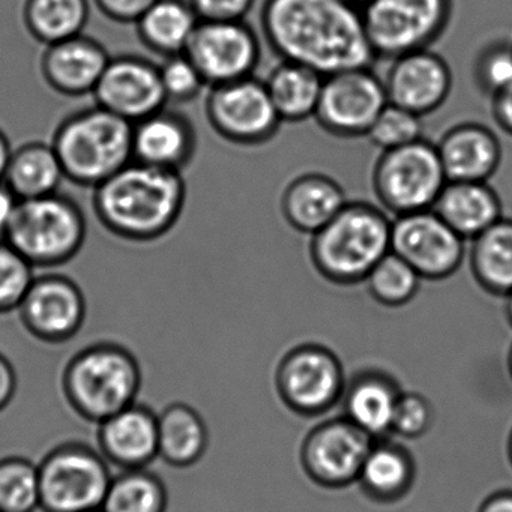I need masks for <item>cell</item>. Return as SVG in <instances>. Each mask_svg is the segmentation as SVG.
<instances>
[{
	"label": "cell",
	"instance_id": "cell-1",
	"mask_svg": "<svg viewBox=\"0 0 512 512\" xmlns=\"http://www.w3.org/2000/svg\"><path fill=\"white\" fill-rule=\"evenodd\" d=\"M263 37L280 61L328 77L376 62L361 7L350 0H265Z\"/></svg>",
	"mask_w": 512,
	"mask_h": 512
},
{
	"label": "cell",
	"instance_id": "cell-2",
	"mask_svg": "<svg viewBox=\"0 0 512 512\" xmlns=\"http://www.w3.org/2000/svg\"><path fill=\"white\" fill-rule=\"evenodd\" d=\"M94 211L118 238L152 242L163 238L181 218L187 185L181 172L131 161L94 188Z\"/></svg>",
	"mask_w": 512,
	"mask_h": 512
},
{
	"label": "cell",
	"instance_id": "cell-3",
	"mask_svg": "<svg viewBox=\"0 0 512 512\" xmlns=\"http://www.w3.org/2000/svg\"><path fill=\"white\" fill-rule=\"evenodd\" d=\"M392 218L373 203L349 200L344 208L310 236L308 259L329 283H362L391 251Z\"/></svg>",
	"mask_w": 512,
	"mask_h": 512
},
{
	"label": "cell",
	"instance_id": "cell-4",
	"mask_svg": "<svg viewBox=\"0 0 512 512\" xmlns=\"http://www.w3.org/2000/svg\"><path fill=\"white\" fill-rule=\"evenodd\" d=\"M52 145L68 181L97 188L133 161V124L89 107L61 122Z\"/></svg>",
	"mask_w": 512,
	"mask_h": 512
},
{
	"label": "cell",
	"instance_id": "cell-5",
	"mask_svg": "<svg viewBox=\"0 0 512 512\" xmlns=\"http://www.w3.org/2000/svg\"><path fill=\"white\" fill-rule=\"evenodd\" d=\"M140 385L142 371L136 356L116 343L91 344L80 350L62 376L71 409L94 424L136 403Z\"/></svg>",
	"mask_w": 512,
	"mask_h": 512
},
{
	"label": "cell",
	"instance_id": "cell-6",
	"mask_svg": "<svg viewBox=\"0 0 512 512\" xmlns=\"http://www.w3.org/2000/svg\"><path fill=\"white\" fill-rule=\"evenodd\" d=\"M86 232L80 206L70 197L55 193L19 200L5 241L34 268H56L80 253Z\"/></svg>",
	"mask_w": 512,
	"mask_h": 512
},
{
	"label": "cell",
	"instance_id": "cell-7",
	"mask_svg": "<svg viewBox=\"0 0 512 512\" xmlns=\"http://www.w3.org/2000/svg\"><path fill=\"white\" fill-rule=\"evenodd\" d=\"M446 182L436 143L425 139L380 152L371 173L374 196L392 218L433 208Z\"/></svg>",
	"mask_w": 512,
	"mask_h": 512
},
{
	"label": "cell",
	"instance_id": "cell-8",
	"mask_svg": "<svg viewBox=\"0 0 512 512\" xmlns=\"http://www.w3.org/2000/svg\"><path fill=\"white\" fill-rule=\"evenodd\" d=\"M365 32L377 59L431 49L448 29L454 0H367Z\"/></svg>",
	"mask_w": 512,
	"mask_h": 512
},
{
	"label": "cell",
	"instance_id": "cell-9",
	"mask_svg": "<svg viewBox=\"0 0 512 512\" xmlns=\"http://www.w3.org/2000/svg\"><path fill=\"white\" fill-rule=\"evenodd\" d=\"M38 472L46 512L100 511L113 479L103 454L80 442L56 446L38 464Z\"/></svg>",
	"mask_w": 512,
	"mask_h": 512
},
{
	"label": "cell",
	"instance_id": "cell-10",
	"mask_svg": "<svg viewBox=\"0 0 512 512\" xmlns=\"http://www.w3.org/2000/svg\"><path fill=\"white\" fill-rule=\"evenodd\" d=\"M205 112L221 139L248 148L271 142L283 124L265 82L254 76L212 86Z\"/></svg>",
	"mask_w": 512,
	"mask_h": 512
},
{
	"label": "cell",
	"instance_id": "cell-11",
	"mask_svg": "<svg viewBox=\"0 0 512 512\" xmlns=\"http://www.w3.org/2000/svg\"><path fill=\"white\" fill-rule=\"evenodd\" d=\"M388 103L383 80L371 67L341 71L323 80L314 119L331 136L358 139L367 137Z\"/></svg>",
	"mask_w": 512,
	"mask_h": 512
},
{
	"label": "cell",
	"instance_id": "cell-12",
	"mask_svg": "<svg viewBox=\"0 0 512 512\" xmlns=\"http://www.w3.org/2000/svg\"><path fill=\"white\" fill-rule=\"evenodd\" d=\"M391 251L409 263L422 280H445L466 257V241L433 209L392 218Z\"/></svg>",
	"mask_w": 512,
	"mask_h": 512
},
{
	"label": "cell",
	"instance_id": "cell-13",
	"mask_svg": "<svg viewBox=\"0 0 512 512\" xmlns=\"http://www.w3.org/2000/svg\"><path fill=\"white\" fill-rule=\"evenodd\" d=\"M185 55L212 88L254 76L262 47L256 32L244 20L200 22Z\"/></svg>",
	"mask_w": 512,
	"mask_h": 512
},
{
	"label": "cell",
	"instance_id": "cell-14",
	"mask_svg": "<svg viewBox=\"0 0 512 512\" xmlns=\"http://www.w3.org/2000/svg\"><path fill=\"white\" fill-rule=\"evenodd\" d=\"M26 331L49 344L76 337L86 319V299L80 287L64 275L35 277L19 307Z\"/></svg>",
	"mask_w": 512,
	"mask_h": 512
},
{
	"label": "cell",
	"instance_id": "cell-15",
	"mask_svg": "<svg viewBox=\"0 0 512 512\" xmlns=\"http://www.w3.org/2000/svg\"><path fill=\"white\" fill-rule=\"evenodd\" d=\"M97 106L136 124L166 109L160 68L139 56L110 59L94 91Z\"/></svg>",
	"mask_w": 512,
	"mask_h": 512
},
{
	"label": "cell",
	"instance_id": "cell-16",
	"mask_svg": "<svg viewBox=\"0 0 512 512\" xmlns=\"http://www.w3.org/2000/svg\"><path fill=\"white\" fill-rule=\"evenodd\" d=\"M382 80L389 103L421 118L437 112L448 101L454 86L448 62L431 49L392 59Z\"/></svg>",
	"mask_w": 512,
	"mask_h": 512
},
{
	"label": "cell",
	"instance_id": "cell-17",
	"mask_svg": "<svg viewBox=\"0 0 512 512\" xmlns=\"http://www.w3.org/2000/svg\"><path fill=\"white\" fill-rule=\"evenodd\" d=\"M98 448L121 470L145 469L158 457V415L133 403L98 424Z\"/></svg>",
	"mask_w": 512,
	"mask_h": 512
},
{
	"label": "cell",
	"instance_id": "cell-18",
	"mask_svg": "<svg viewBox=\"0 0 512 512\" xmlns=\"http://www.w3.org/2000/svg\"><path fill=\"white\" fill-rule=\"evenodd\" d=\"M110 55L103 44L86 35L47 46L41 58V73L47 85L67 97L94 94Z\"/></svg>",
	"mask_w": 512,
	"mask_h": 512
},
{
	"label": "cell",
	"instance_id": "cell-19",
	"mask_svg": "<svg viewBox=\"0 0 512 512\" xmlns=\"http://www.w3.org/2000/svg\"><path fill=\"white\" fill-rule=\"evenodd\" d=\"M196 148V130L181 113L163 109L133 124V160L146 166L182 172Z\"/></svg>",
	"mask_w": 512,
	"mask_h": 512
},
{
	"label": "cell",
	"instance_id": "cell-20",
	"mask_svg": "<svg viewBox=\"0 0 512 512\" xmlns=\"http://www.w3.org/2000/svg\"><path fill=\"white\" fill-rule=\"evenodd\" d=\"M448 181H484L502 163V146L493 130L479 122H460L436 143Z\"/></svg>",
	"mask_w": 512,
	"mask_h": 512
},
{
	"label": "cell",
	"instance_id": "cell-21",
	"mask_svg": "<svg viewBox=\"0 0 512 512\" xmlns=\"http://www.w3.org/2000/svg\"><path fill=\"white\" fill-rule=\"evenodd\" d=\"M347 202L337 179L322 172H305L284 187L280 209L293 230L311 236L325 227Z\"/></svg>",
	"mask_w": 512,
	"mask_h": 512
},
{
	"label": "cell",
	"instance_id": "cell-22",
	"mask_svg": "<svg viewBox=\"0 0 512 512\" xmlns=\"http://www.w3.org/2000/svg\"><path fill=\"white\" fill-rule=\"evenodd\" d=\"M367 433L352 422H332L308 440L307 463L316 478L329 484H344L361 473L373 448Z\"/></svg>",
	"mask_w": 512,
	"mask_h": 512
},
{
	"label": "cell",
	"instance_id": "cell-23",
	"mask_svg": "<svg viewBox=\"0 0 512 512\" xmlns=\"http://www.w3.org/2000/svg\"><path fill=\"white\" fill-rule=\"evenodd\" d=\"M431 209L464 241H472L503 217L499 194L484 181L446 182Z\"/></svg>",
	"mask_w": 512,
	"mask_h": 512
},
{
	"label": "cell",
	"instance_id": "cell-24",
	"mask_svg": "<svg viewBox=\"0 0 512 512\" xmlns=\"http://www.w3.org/2000/svg\"><path fill=\"white\" fill-rule=\"evenodd\" d=\"M283 389L290 404L302 410H319L340 392L341 370L334 356L323 350H299L283 368Z\"/></svg>",
	"mask_w": 512,
	"mask_h": 512
},
{
	"label": "cell",
	"instance_id": "cell-25",
	"mask_svg": "<svg viewBox=\"0 0 512 512\" xmlns=\"http://www.w3.org/2000/svg\"><path fill=\"white\" fill-rule=\"evenodd\" d=\"M199 23L190 0H157L136 25L143 46L169 58L185 53Z\"/></svg>",
	"mask_w": 512,
	"mask_h": 512
},
{
	"label": "cell",
	"instance_id": "cell-26",
	"mask_svg": "<svg viewBox=\"0 0 512 512\" xmlns=\"http://www.w3.org/2000/svg\"><path fill=\"white\" fill-rule=\"evenodd\" d=\"M323 80L311 68L281 61L263 82L281 121L302 122L314 118Z\"/></svg>",
	"mask_w": 512,
	"mask_h": 512
},
{
	"label": "cell",
	"instance_id": "cell-27",
	"mask_svg": "<svg viewBox=\"0 0 512 512\" xmlns=\"http://www.w3.org/2000/svg\"><path fill=\"white\" fill-rule=\"evenodd\" d=\"M64 169L53 145L32 142L13 151L4 182L17 199H35L58 193Z\"/></svg>",
	"mask_w": 512,
	"mask_h": 512
},
{
	"label": "cell",
	"instance_id": "cell-28",
	"mask_svg": "<svg viewBox=\"0 0 512 512\" xmlns=\"http://www.w3.org/2000/svg\"><path fill=\"white\" fill-rule=\"evenodd\" d=\"M206 445L205 422L193 407L170 404L158 415V457L170 466H193L205 454Z\"/></svg>",
	"mask_w": 512,
	"mask_h": 512
},
{
	"label": "cell",
	"instance_id": "cell-29",
	"mask_svg": "<svg viewBox=\"0 0 512 512\" xmlns=\"http://www.w3.org/2000/svg\"><path fill=\"white\" fill-rule=\"evenodd\" d=\"M470 242L469 263L476 283L491 295L508 296L512 292V220L500 218Z\"/></svg>",
	"mask_w": 512,
	"mask_h": 512
},
{
	"label": "cell",
	"instance_id": "cell-30",
	"mask_svg": "<svg viewBox=\"0 0 512 512\" xmlns=\"http://www.w3.org/2000/svg\"><path fill=\"white\" fill-rule=\"evenodd\" d=\"M89 19L88 0H28L25 25L44 46L82 35Z\"/></svg>",
	"mask_w": 512,
	"mask_h": 512
},
{
	"label": "cell",
	"instance_id": "cell-31",
	"mask_svg": "<svg viewBox=\"0 0 512 512\" xmlns=\"http://www.w3.org/2000/svg\"><path fill=\"white\" fill-rule=\"evenodd\" d=\"M169 493L151 470H122L113 476L104 500V512H166Z\"/></svg>",
	"mask_w": 512,
	"mask_h": 512
},
{
	"label": "cell",
	"instance_id": "cell-32",
	"mask_svg": "<svg viewBox=\"0 0 512 512\" xmlns=\"http://www.w3.org/2000/svg\"><path fill=\"white\" fill-rule=\"evenodd\" d=\"M398 398L400 395L385 380H359L347 398V415L368 436H380L394 425Z\"/></svg>",
	"mask_w": 512,
	"mask_h": 512
},
{
	"label": "cell",
	"instance_id": "cell-33",
	"mask_svg": "<svg viewBox=\"0 0 512 512\" xmlns=\"http://www.w3.org/2000/svg\"><path fill=\"white\" fill-rule=\"evenodd\" d=\"M41 508L38 464L28 458L0 460V512H35Z\"/></svg>",
	"mask_w": 512,
	"mask_h": 512
},
{
	"label": "cell",
	"instance_id": "cell-34",
	"mask_svg": "<svg viewBox=\"0 0 512 512\" xmlns=\"http://www.w3.org/2000/svg\"><path fill=\"white\" fill-rule=\"evenodd\" d=\"M422 278L400 256L389 251L365 278L368 292L380 304L400 307L418 293Z\"/></svg>",
	"mask_w": 512,
	"mask_h": 512
},
{
	"label": "cell",
	"instance_id": "cell-35",
	"mask_svg": "<svg viewBox=\"0 0 512 512\" xmlns=\"http://www.w3.org/2000/svg\"><path fill=\"white\" fill-rule=\"evenodd\" d=\"M359 476L373 493L394 496L409 484V457L394 446L371 448Z\"/></svg>",
	"mask_w": 512,
	"mask_h": 512
},
{
	"label": "cell",
	"instance_id": "cell-36",
	"mask_svg": "<svg viewBox=\"0 0 512 512\" xmlns=\"http://www.w3.org/2000/svg\"><path fill=\"white\" fill-rule=\"evenodd\" d=\"M424 124L421 116L395 106L386 104L368 131L367 137L380 152L401 148L424 139Z\"/></svg>",
	"mask_w": 512,
	"mask_h": 512
},
{
	"label": "cell",
	"instance_id": "cell-37",
	"mask_svg": "<svg viewBox=\"0 0 512 512\" xmlns=\"http://www.w3.org/2000/svg\"><path fill=\"white\" fill-rule=\"evenodd\" d=\"M34 280V266L5 239H0V314L19 310Z\"/></svg>",
	"mask_w": 512,
	"mask_h": 512
},
{
	"label": "cell",
	"instance_id": "cell-38",
	"mask_svg": "<svg viewBox=\"0 0 512 512\" xmlns=\"http://www.w3.org/2000/svg\"><path fill=\"white\" fill-rule=\"evenodd\" d=\"M473 77L479 91L488 97L502 92L512 85V43L488 44L476 56Z\"/></svg>",
	"mask_w": 512,
	"mask_h": 512
},
{
	"label": "cell",
	"instance_id": "cell-39",
	"mask_svg": "<svg viewBox=\"0 0 512 512\" xmlns=\"http://www.w3.org/2000/svg\"><path fill=\"white\" fill-rule=\"evenodd\" d=\"M158 68L169 103H190L208 86L196 65L185 53L164 58L163 64Z\"/></svg>",
	"mask_w": 512,
	"mask_h": 512
},
{
	"label": "cell",
	"instance_id": "cell-40",
	"mask_svg": "<svg viewBox=\"0 0 512 512\" xmlns=\"http://www.w3.org/2000/svg\"><path fill=\"white\" fill-rule=\"evenodd\" d=\"M431 421V409L419 395H403L398 398L392 428L404 436H418L424 433Z\"/></svg>",
	"mask_w": 512,
	"mask_h": 512
},
{
	"label": "cell",
	"instance_id": "cell-41",
	"mask_svg": "<svg viewBox=\"0 0 512 512\" xmlns=\"http://www.w3.org/2000/svg\"><path fill=\"white\" fill-rule=\"evenodd\" d=\"M200 22H238L253 8L254 0H190Z\"/></svg>",
	"mask_w": 512,
	"mask_h": 512
},
{
	"label": "cell",
	"instance_id": "cell-42",
	"mask_svg": "<svg viewBox=\"0 0 512 512\" xmlns=\"http://www.w3.org/2000/svg\"><path fill=\"white\" fill-rule=\"evenodd\" d=\"M104 16L119 23H137L157 0H95Z\"/></svg>",
	"mask_w": 512,
	"mask_h": 512
},
{
	"label": "cell",
	"instance_id": "cell-43",
	"mask_svg": "<svg viewBox=\"0 0 512 512\" xmlns=\"http://www.w3.org/2000/svg\"><path fill=\"white\" fill-rule=\"evenodd\" d=\"M491 116L503 133L512 136V85L490 98Z\"/></svg>",
	"mask_w": 512,
	"mask_h": 512
},
{
	"label": "cell",
	"instance_id": "cell-44",
	"mask_svg": "<svg viewBox=\"0 0 512 512\" xmlns=\"http://www.w3.org/2000/svg\"><path fill=\"white\" fill-rule=\"evenodd\" d=\"M17 391V374L7 356L0 353V412L13 401Z\"/></svg>",
	"mask_w": 512,
	"mask_h": 512
},
{
	"label": "cell",
	"instance_id": "cell-45",
	"mask_svg": "<svg viewBox=\"0 0 512 512\" xmlns=\"http://www.w3.org/2000/svg\"><path fill=\"white\" fill-rule=\"evenodd\" d=\"M17 203H19V199L16 194L5 185L4 181H0V239H5V235H7Z\"/></svg>",
	"mask_w": 512,
	"mask_h": 512
},
{
	"label": "cell",
	"instance_id": "cell-46",
	"mask_svg": "<svg viewBox=\"0 0 512 512\" xmlns=\"http://www.w3.org/2000/svg\"><path fill=\"white\" fill-rule=\"evenodd\" d=\"M481 512H512V491L494 494L484 503Z\"/></svg>",
	"mask_w": 512,
	"mask_h": 512
},
{
	"label": "cell",
	"instance_id": "cell-47",
	"mask_svg": "<svg viewBox=\"0 0 512 512\" xmlns=\"http://www.w3.org/2000/svg\"><path fill=\"white\" fill-rule=\"evenodd\" d=\"M13 151L10 140L0 131V181H4L5 172H7L8 163H10Z\"/></svg>",
	"mask_w": 512,
	"mask_h": 512
},
{
	"label": "cell",
	"instance_id": "cell-48",
	"mask_svg": "<svg viewBox=\"0 0 512 512\" xmlns=\"http://www.w3.org/2000/svg\"><path fill=\"white\" fill-rule=\"evenodd\" d=\"M506 314H508L509 322L512 323V292L506 296Z\"/></svg>",
	"mask_w": 512,
	"mask_h": 512
},
{
	"label": "cell",
	"instance_id": "cell-49",
	"mask_svg": "<svg viewBox=\"0 0 512 512\" xmlns=\"http://www.w3.org/2000/svg\"><path fill=\"white\" fill-rule=\"evenodd\" d=\"M350 2H352V4L358 5V7H362V5L367 2V0H350Z\"/></svg>",
	"mask_w": 512,
	"mask_h": 512
},
{
	"label": "cell",
	"instance_id": "cell-50",
	"mask_svg": "<svg viewBox=\"0 0 512 512\" xmlns=\"http://www.w3.org/2000/svg\"><path fill=\"white\" fill-rule=\"evenodd\" d=\"M509 455H511V460H512V434H511V440H509Z\"/></svg>",
	"mask_w": 512,
	"mask_h": 512
},
{
	"label": "cell",
	"instance_id": "cell-51",
	"mask_svg": "<svg viewBox=\"0 0 512 512\" xmlns=\"http://www.w3.org/2000/svg\"><path fill=\"white\" fill-rule=\"evenodd\" d=\"M509 368H511V374H512V349H511V355H509Z\"/></svg>",
	"mask_w": 512,
	"mask_h": 512
},
{
	"label": "cell",
	"instance_id": "cell-52",
	"mask_svg": "<svg viewBox=\"0 0 512 512\" xmlns=\"http://www.w3.org/2000/svg\"><path fill=\"white\" fill-rule=\"evenodd\" d=\"M94 512H104L103 509H100V511H94Z\"/></svg>",
	"mask_w": 512,
	"mask_h": 512
}]
</instances>
